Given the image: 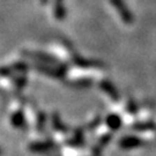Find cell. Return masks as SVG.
<instances>
[{
	"mask_svg": "<svg viewBox=\"0 0 156 156\" xmlns=\"http://www.w3.org/2000/svg\"><path fill=\"white\" fill-rule=\"evenodd\" d=\"M110 1H111V5L118 11V14H119V16L122 17L124 23H126V24L133 23L134 21L133 14L131 13L129 8L126 6L124 0H110Z\"/></svg>",
	"mask_w": 156,
	"mask_h": 156,
	"instance_id": "6da1fadb",
	"label": "cell"
},
{
	"mask_svg": "<svg viewBox=\"0 0 156 156\" xmlns=\"http://www.w3.org/2000/svg\"><path fill=\"white\" fill-rule=\"evenodd\" d=\"M35 68H36L37 71H39V72L44 73L46 75L51 76V78L59 79V78H62L64 74H65V67H57V66H53L52 64H51L50 66H46V65H37Z\"/></svg>",
	"mask_w": 156,
	"mask_h": 156,
	"instance_id": "7a4b0ae2",
	"label": "cell"
},
{
	"mask_svg": "<svg viewBox=\"0 0 156 156\" xmlns=\"http://www.w3.org/2000/svg\"><path fill=\"white\" fill-rule=\"evenodd\" d=\"M144 145V140L135 136V135H126L119 140V146L124 149H132V148H138Z\"/></svg>",
	"mask_w": 156,
	"mask_h": 156,
	"instance_id": "3957f363",
	"label": "cell"
},
{
	"mask_svg": "<svg viewBox=\"0 0 156 156\" xmlns=\"http://www.w3.org/2000/svg\"><path fill=\"white\" fill-rule=\"evenodd\" d=\"M73 62L81 68H104V64L102 62L93 60V59H84L81 57L73 58Z\"/></svg>",
	"mask_w": 156,
	"mask_h": 156,
	"instance_id": "277c9868",
	"label": "cell"
},
{
	"mask_svg": "<svg viewBox=\"0 0 156 156\" xmlns=\"http://www.w3.org/2000/svg\"><path fill=\"white\" fill-rule=\"evenodd\" d=\"M98 86H100L101 89L109 95L113 101L119 100V93H118V90L116 89V87H115L110 81H108V80H102L100 83H98Z\"/></svg>",
	"mask_w": 156,
	"mask_h": 156,
	"instance_id": "5b68a950",
	"label": "cell"
},
{
	"mask_svg": "<svg viewBox=\"0 0 156 156\" xmlns=\"http://www.w3.org/2000/svg\"><path fill=\"white\" fill-rule=\"evenodd\" d=\"M26 56L30 57V59H35V60H39L42 62H46V64H56L57 60L52 57L44 55V53H39V52H24Z\"/></svg>",
	"mask_w": 156,
	"mask_h": 156,
	"instance_id": "8992f818",
	"label": "cell"
},
{
	"mask_svg": "<svg viewBox=\"0 0 156 156\" xmlns=\"http://www.w3.org/2000/svg\"><path fill=\"white\" fill-rule=\"evenodd\" d=\"M105 123L111 131H117L122 126V118L116 113H112L105 118Z\"/></svg>",
	"mask_w": 156,
	"mask_h": 156,
	"instance_id": "52a82bcc",
	"label": "cell"
},
{
	"mask_svg": "<svg viewBox=\"0 0 156 156\" xmlns=\"http://www.w3.org/2000/svg\"><path fill=\"white\" fill-rule=\"evenodd\" d=\"M134 131H139V132H145V131H151L156 129V125L154 122H138L132 126Z\"/></svg>",
	"mask_w": 156,
	"mask_h": 156,
	"instance_id": "ba28073f",
	"label": "cell"
},
{
	"mask_svg": "<svg viewBox=\"0 0 156 156\" xmlns=\"http://www.w3.org/2000/svg\"><path fill=\"white\" fill-rule=\"evenodd\" d=\"M51 146H52L51 142H34L29 146V149L35 153H42V151H49Z\"/></svg>",
	"mask_w": 156,
	"mask_h": 156,
	"instance_id": "9c48e42d",
	"label": "cell"
},
{
	"mask_svg": "<svg viewBox=\"0 0 156 156\" xmlns=\"http://www.w3.org/2000/svg\"><path fill=\"white\" fill-rule=\"evenodd\" d=\"M12 120V125L15 126V127H21L24 124V117H23L22 112H15L13 113V116L11 118Z\"/></svg>",
	"mask_w": 156,
	"mask_h": 156,
	"instance_id": "30bf717a",
	"label": "cell"
},
{
	"mask_svg": "<svg viewBox=\"0 0 156 156\" xmlns=\"http://www.w3.org/2000/svg\"><path fill=\"white\" fill-rule=\"evenodd\" d=\"M93 83V81L91 80H88V79H83V80H78V81H74L72 82V86L73 87H76V88H88L90 87Z\"/></svg>",
	"mask_w": 156,
	"mask_h": 156,
	"instance_id": "8fae6325",
	"label": "cell"
},
{
	"mask_svg": "<svg viewBox=\"0 0 156 156\" xmlns=\"http://www.w3.org/2000/svg\"><path fill=\"white\" fill-rule=\"evenodd\" d=\"M52 122H53V126H55L57 129H65V126L62 124V120H60V118L58 117V115H53Z\"/></svg>",
	"mask_w": 156,
	"mask_h": 156,
	"instance_id": "7c38bea8",
	"label": "cell"
},
{
	"mask_svg": "<svg viewBox=\"0 0 156 156\" xmlns=\"http://www.w3.org/2000/svg\"><path fill=\"white\" fill-rule=\"evenodd\" d=\"M127 110L131 115H135L136 111H138V105H136V103H135V102H132V101H129V102H128V105H127Z\"/></svg>",
	"mask_w": 156,
	"mask_h": 156,
	"instance_id": "4fadbf2b",
	"label": "cell"
}]
</instances>
